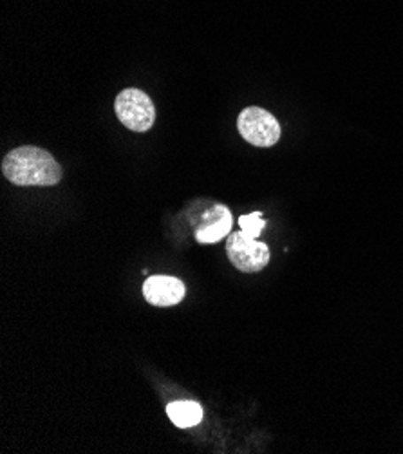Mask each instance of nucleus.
Masks as SVG:
<instances>
[{
	"label": "nucleus",
	"instance_id": "f257e3e1",
	"mask_svg": "<svg viewBox=\"0 0 403 454\" xmlns=\"http://www.w3.org/2000/svg\"><path fill=\"white\" fill-rule=\"evenodd\" d=\"M3 174L19 187H55L62 179V167L51 153L26 145L4 156Z\"/></svg>",
	"mask_w": 403,
	"mask_h": 454
},
{
	"label": "nucleus",
	"instance_id": "f03ea898",
	"mask_svg": "<svg viewBox=\"0 0 403 454\" xmlns=\"http://www.w3.org/2000/svg\"><path fill=\"white\" fill-rule=\"evenodd\" d=\"M114 111L118 120L134 132H147L156 121V107L142 89H123L116 97Z\"/></svg>",
	"mask_w": 403,
	"mask_h": 454
},
{
	"label": "nucleus",
	"instance_id": "7ed1b4c3",
	"mask_svg": "<svg viewBox=\"0 0 403 454\" xmlns=\"http://www.w3.org/2000/svg\"><path fill=\"white\" fill-rule=\"evenodd\" d=\"M237 129L243 138L255 147H274L281 140V123L260 107H246L237 118Z\"/></svg>",
	"mask_w": 403,
	"mask_h": 454
},
{
	"label": "nucleus",
	"instance_id": "20e7f679",
	"mask_svg": "<svg viewBox=\"0 0 403 454\" xmlns=\"http://www.w3.org/2000/svg\"><path fill=\"white\" fill-rule=\"evenodd\" d=\"M227 254L232 264L237 270L246 271V274H255V271H260L267 262H270V248L264 243L246 236L243 231L229 236Z\"/></svg>",
	"mask_w": 403,
	"mask_h": 454
},
{
	"label": "nucleus",
	"instance_id": "39448f33",
	"mask_svg": "<svg viewBox=\"0 0 403 454\" xmlns=\"http://www.w3.org/2000/svg\"><path fill=\"white\" fill-rule=\"evenodd\" d=\"M185 294V285L170 276H152L143 285V295L152 306H175L183 301Z\"/></svg>",
	"mask_w": 403,
	"mask_h": 454
},
{
	"label": "nucleus",
	"instance_id": "423d86ee",
	"mask_svg": "<svg viewBox=\"0 0 403 454\" xmlns=\"http://www.w3.org/2000/svg\"><path fill=\"white\" fill-rule=\"evenodd\" d=\"M232 212L225 205H213L203 217L196 229V239L203 245H212L230 236Z\"/></svg>",
	"mask_w": 403,
	"mask_h": 454
},
{
	"label": "nucleus",
	"instance_id": "0eeeda50",
	"mask_svg": "<svg viewBox=\"0 0 403 454\" xmlns=\"http://www.w3.org/2000/svg\"><path fill=\"white\" fill-rule=\"evenodd\" d=\"M167 413L170 420L177 427H194L201 422L203 419V410L198 402L187 400V402H172L167 407Z\"/></svg>",
	"mask_w": 403,
	"mask_h": 454
},
{
	"label": "nucleus",
	"instance_id": "6e6552de",
	"mask_svg": "<svg viewBox=\"0 0 403 454\" xmlns=\"http://www.w3.org/2000/svg\"><path fill=\"white\" fill-rule=\"evenodd\" d=\"M264 224H266V221L262 219V212H253V214H248V215H241V217H239L241 231H243L246 236L253 238V239H257V238L260 236V232H262V229H264Z\"/></svg>",
	"mask_w": 403,
	"mask_h": 454
}]
</instances>
